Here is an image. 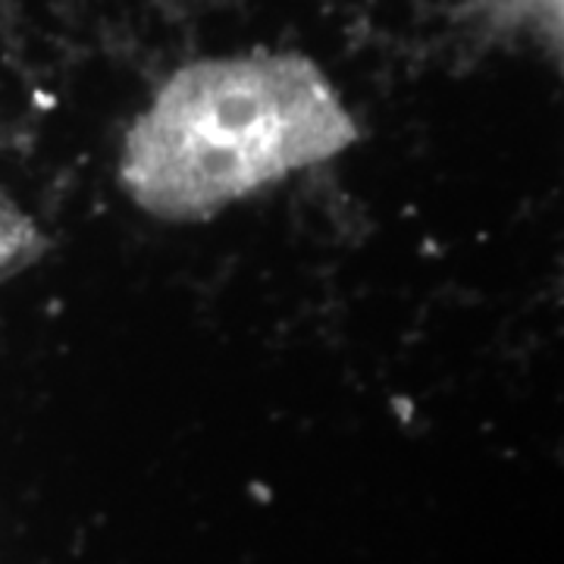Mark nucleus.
<instances>
[{"label":"nucleus","instance_id":"obj_1","mask_svg":"<svg viewBox=\"0 0 564 564\" xmlns=\"http://www.w3.org/2000/svg\"><path fill=\"white\" fill-rule=\"evenodd\" d=\"M355 141L358 126L314 61L210 57L176 69L129 126L120 185L148 217L202 223Z\"/></svg>","mask_w":564,"mask_h":564},{"label":"nucleus","instance_id":"obj_2","mask_svg":"<svg viewBox=\"0 0 564 564\" xmlns=\"http://www.w3.org/2000/svg\"><path fill=\"white\" fill-rule=\"evenodd\" d=\"M486 13L499 25L527 29V35L543 39L555 51L562 47V0H486Z\"/></svg>","mask_w":564,"mask_h":564},{"label":"nucleus","instance_id":"obj_3","mask_svg":"<svg viewBox=\"0 0 564 564\" xmlns=\"http://www.w3.org/2000/svg\"><path fill=\"white\" fill-rule=\"evenodd\" d=\"M3 239H7V232H3V204H0V261H3Z\"/></svg>","mask_w":564,"mask_h":564}]
</instances>
